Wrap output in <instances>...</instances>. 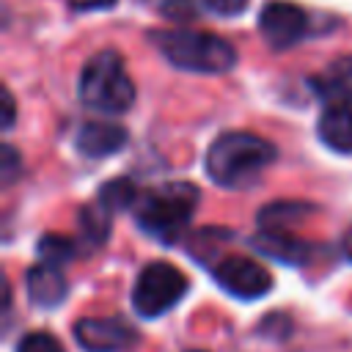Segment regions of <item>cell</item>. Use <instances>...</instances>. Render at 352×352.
Returning a JSON list of instances; mask_svg holds the SVG:
<instances>
[{
  "label": "cell",
  "mask_w": 352,
  "mask_h": 352,
  "mask_svg": "<svg viewBox=\"0 0 352 352\" xmlns=\"http://www.w3.org/2000/svg\"><path fill=\"white\" fill-rule=\"evenodd\" d=\"M80 99L82 104L99 113H124L135 102V85L124 69L121 55L104 50L94 55L80 74Z\"/></svg>",
  "instance_id": "obj_4"
},
{
  "label": "cell",
  "mask_w": 352,
  "mask_h": 352,
  "mask_svg": "<svg viewBox=\"0 0 352 352\" xmlns=\"http://www.w3.org/2000/svg\"><path fill=\"white\" fill-rule=\"evenodd\" d=\"M72 8L77 11H94V8H110L116 6V0H66Z\"/></svg>",
  "instance_id": "obj_22"
},
{
  "label": "cell",
  "mask_w": 352,
  "mask_h": 352,
  "mask_svg": "<svg viewBox=\"0 0 352 352\" xmlns=\"http://www.w3.org/2000/svg\"><path fill=\"white\" fill-rule=\"evenodd\" d=\"M151 44L165 55L168 63L201 72V74H220L236 63V50L214 36V33H195V30H154Z\"/></svg>",
  "instance_id": "obj_2"
},
{
  "label": "cell",
  "mask_w": 352,
  "mask_h": 352,
  "mask_svg": "<svg viewBox=\"0 0 352 352\" xmlns=\"http://www.w3.org/2000/svg\"><path fill=\"white\" fill-rule=\"evenodd\" d=\"M311 212H314V206L305 201H275V204L261 206L258 226L267 231H289L292 226L305 220Z\"/></svg>",
  "instance_id": "obj_14"
},
{
  "label": "cell",
  "mask_w": 352,
  "mask_h": 352,
  "mask_svg": "<svg viewBox=\"0 0 352 352\" xmlns=\"http://www.w3.org/2000/svg\"><path fill=\"white\" fill-rule=\"evenodd\" d=\"M214 280L223 292H228L239 300H256V297L267 294L272 286L270 272L248 256H226L214 267Z\"/></svg>",
  "instance_id": "obj_6"
},
{
  "label": "cell",
  "mask_w": 352,
  "mask_h": 352,
  "mask_svg": "<svg viewBox=\"0 0 352 352\" xmlns=\"http://www.w3.org/2000/svg\"><path fill=\"white\" fill-rule=\"evenodd\" d=\"M16 173H19V157H16V151L6 143V146H3V184H11Z\"/></svg>",
  "instance_id": "obj_21"
},
{
  "label": "cell",
  "mask_w": 352,
  "mask_h": 352,
  "mask_svg": "<svg viewBox=\"0 0 352 352\" xmlns=\"http://www.w3.org/2000/svg\"><path fill=\"white\" fill-rule=\"evenodd\" d=\"M204 6H206L212 14L234 16V14H239V11L248 6V0H204Z\"/></svg>",
  "instance_id": "obj_20"
},
{
  "label": "cell",
  "mask_w": 352,
  "mask_h": 352,
  "mask_svg": "<svg viewBox=\"0 0 352 352\" xmlns=\"http://www.w3.org/2000/svg\"><path fill=\"white\" fill-rule=\"evenodd\" d=\"M316 132L327 148L352 154V102H330L319 116Z\"/></svg>",
  "instance_id": "obj_10"
},
{
  "label": "cell",
  "mask_w": 352,
  "mask_h": 352,
  "mask_svg": "<svg viewBox=\"0 0 352 352\" xmlns=\"http://www.w3.org/2000/svg\"><path fill=\"white\" fill-rule=\"evenodd\" d=\"M28 294H30L33 305L55 308L66 297V278L60 275V270L55 264L41 261V264L28 270Z\"/></svg>",
  "instance_id": "obj_12"
},
{
  "label": "cell",
  "mask_w": 352,
  "mask_h": 352,
  "mask_svg": "<svg viewBox=\"0 0 352 352\" xmlns=\"http://www.w3.org/2000/svg\"><path fill=\"white\" fill-rule=\"evenodd\" d=\"M74 338L85 352H124L135 341V333L121 319L85 316L74 324Z\"/></svg>",
  "instance_id": "obj_8"
},
{
  "label": "cell",
  "mask_w": 352,
  "mask_h": 352,
  "mask_svg": "<svg viewBox=\"0 0 352 352\" xmlns=\"http://www.w3.org/2000/svg\"><path fill=\"white\" fill-rule=\"evenodd\" d=\"M198 198H201L198 187L190 182L160 184L138 198L135 220L146 234L170 242L190 223V217L198 206Z\"/></svg>",
  "instance_id": "obj_3"
},
{
  "label": "cell",
  "mask_w": 352,
  "mask_h": 352,
  "mask_svg": "<svg viewBox=\"0 0 352 352\" xmlns=\"http://www.w3.org/2000/svg\"><path fill=\"white\" fill-rule=\"evenodd\" d=\"M38 253H41V261L58 267L74 256V242L60 234H47L44 239H38Z\"/></svg>",
  "instance_id": "obj_17"
},
{
  "label": "cell",
  "mask_w": 352,
  "mask_h": 352,
  "mask_svg": "<svg viewBox=\"0 0 352 352\" xmlns=\"http://www.w3.org/2000/svg\"><path fill=\"white\" fill-rule=\"evenodd\" d=\"M190 352H201V349H190Z\"/></svg>",
  "instance_id": "obj_25"
},
{
  "label": "cell",
  "mask_w": 352,
  "mask_h": 352,
  "mask_svg": "<svg viewBox=\"0 0 352 352\" xmlns=\"http://www.w3.org/2000/svg\"><path fill=\"white\" fill-rule=\"evenodd\" d=\"M16 352H63V346L52 333H41L38 330V333H28L19 341Z\"/></svg>",
  "instance_id": "obj_18"
},
{
  "label": "cell",
  "mask_w": 352,
  "mask_h": 352,
  "mask_svg": "<svg viewBox=\"0 0 352 352\" xmlns=\"http://www.w3.org/2000/svg\"><path fill=\"white\" fill-rule=\"evenodd\" d=\"M99 201L110 212H124V209H132L138 204V190H135V184L129 179H113V182L102 184Z\"/></svg>",
  "instance_id": "obj_16"
},
{
  "label": "cell",
  "mask_w": 352,
  "mask_h": 352,
  "mask_svg": "<svg viewBox=\"0 0 352 352\" xmlns=\"http://www.w3.org/2000/svg\"><path fill=\"white\" fill-rule=\"evenodd\" d=\"M74 143L85 157H110L126 146V129L116 121H88L80 126Z\"/></svg>",
  "instance_id": "obj_9"
},
{
  "label": "cell",
  "mask_w": 352,
  "mask_h": 352,
  "mask_svg": "<svg viewBox=\"0 0 352 352\" xmlns=\"http://www.w3.org/2000/svg\"><path fill=\"white\" fill-rule=\"evenodd\" d=\"M110 209L96 198V204H91V206H85L82 212H80V228H82V236L88 239V242H94V245H102L104 239H107V234H110Z\"/></svg>",
  "instance_id": "obj_15"
},
{
  "label": "cell",
  "mask_w": 352,
  "mask_h": 352,
  "mask_svg": "<svg viewBox=\"0 0 352 352\" xmlns=\"http://www.w3.org/2000/svg\"><path fill=\"white\" fill-rule=\"evenodd\" d=\"M258 28L261 36L267 38L270 47L286 50L294 41H300L308 30V16L300 6L286 3V0H270L261 14H258Z\"/></svg>",
  "instance_id": "obj_7"
},
{
  "label": "cell",
  "mask_w": 352,
  "mask_h": 352,
  "mask_svg": "<svg viewBox=\"0 0 352 352\" xmlns=\"http://www.w3.org/2000/svg\"><path fill=\"white\" fill-rule=\"evenodd\" d=\"M275 160V146L250 132H223L206 151V173L220 187H248Z\"/></svg>",
  "instance_id": "obj_1"
},
{
  "label": "cell",
  "mask_w": 352,
  "mask_h": 352,
  "mask_svg": "<svg viewBox=\"0 0 352 352\" xmlns=\"http://www.w3.org/2000/svg\"><path fill=\"white\" fill-rule=\"evenodd\" d=\"M250 245L256 250L283 261V264H305L311 258V245L302 242L300 236H294L292 231H267V228H261L250 239Z\"/></svg>",
  "instance_id": "obj_11"
},
{
  "label": "cell",
  "mask_w": 352,
  "mask_h": 352,
  "mask_svg": "<svg viewBox=\"0 0 352 352\" xmlns=\"http://www.w3.org/2000/svg\"><path fill=\"white\" fill-rule=\"evenodd\" d=\"M341 250H344V256L352 261V226L346 228V234H344V239H341Z\"/></svg>",
  "instance_id": "obj_24"
},
{
  "label": "cell",
  "mask_w": 352,
  "mask_h": 352,
  "mask_svg": "<svg viewBox=\"0 0 352 352\" xmlns=\"http://www.w3.org/2000/svg\"><path fill=\"white\" fill-rule=\"evenodd\" d=\"M187 289L190 283L184 272H179L168 261H154L140 270L135 289H132V305L143 319H154L170 311L187 294Z\"/></svg>",
  "instance_id": "obj_5"
},
{
  "label": "cell",
  "mask_w": 352,
  "mask_h": 352,
  "mask_svg": "<svg viewBox=\"0 0 352 352\" xmlns=\"http://www.w3.org/2000/svg\"><path fill=\"white\" fill-rule=\"evenodd\" d=\"M162 14H165L168 19L184 22V19H192L195 3H192V0H165V3H162Z\"/></svg>",
  "instance_id": "obj_19"
},
{
  "label": "cell",
  "mask_w": 352,
  "mask_h": 352,
  "mask_svg": "<svg viewBox=\"0 0 352 352\" xmlns=\"http://www.w3.org/2000/svg\"><path fill=\"white\" fill-rule=\"evenodd\" d=\"M311 88L327 102H352V55L333 60L311 80Z\"/></svg>",
  "instance_id": "obj_13"
},
{
  "label": "cell",
  "mask_w": 352,
  "mask_h": 352,
  "mask_svg": "<svg viewBox=\"0 0 352 352\" xmlns=\"http://www.w3.org/2000/svg\"><path fill=\"white\" fill-rule=\"evenodd\" d=\"M14 124V96L3 88V126L8 129Z\"/></svg>",
  "instance_id": "obj_23"
}]
</instances>
